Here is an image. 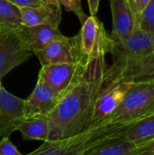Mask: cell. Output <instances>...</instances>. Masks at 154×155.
Here are the masks:
<instances>
[{
  "label": "cell",
  "instance_id": "obj_1",
  "mask_svg": "<svg viewBox=\"0 0 154 155\" xmlns=\"http://www.w3.org/2000/svg\"><path fill=\"white\" fill-rule=\"evenodd\" d=\"M105 56L89 60L74 84L62 95L49 114L50 141L78 135L93 126L96 99L105 79Z\"/></svg>",
  "mask_w": 154,
  "mask_h": 155
},
{
  "label": "cell",
  "instance_id": "obj_2",
  "mask_svg": "<svg viewBox=\"0 0 154 155\" xmlns=\"http://www.w3.org/2000/svg\"><path fill=\"white\" fill-rule=\"evenodd\" d=\"M128 127L110 123L93 125L73 137L44 142L35 151L26 155H84L109 140L124 136Z\"/></svg>",
  "mask_w": 154,
  "mask_h": 155
},
{
  "label": "cell",
  "instance_id": "obj_3",
  "mask_svg": "<svg viewBox=\"0 0 154 155\" xmlns=\"http://www.w3.org/2000/svg\"><path fill=\"white\" fill-rule=\"evenodd\" d=\"M154 114V80L131 83L124 98L106 123L130 126Z\"/></svg>",
  "mask_w": 154,
  "mask_h": 155
},
{
  "label": "cell",
  "instance_id": "obj_4",
  "mask_svg": "<svg viewBox=\"0 0 154 155\" xmlns=\"http://www.w3.org/2000/svg\"><path fill=\"white\" fill-rule=\"evenodd\" d=\"M109 53L113 56V66L154 53V32L136 29L130 36L118 40L111 37Z\"/></svg>",
  "mask_w": 154,
  "mask_h": 155
},
{
  "label": "cell",
  "instance_id": "obj_5",
  "mask_svg": "<svg viewBox=\"0 0 154 155\" xmlns=\"http://www.w3.org/2000/svg\"><path fill=\"white\" fill-rule=\"evenodd\" d=\"M79 35L80 48L86 60L105 56L109 53L111 36L96 15H90L83 24Z\"/></svg>",
  "mask_w": 154,
  "mask_h": 155
},
{
  "label": "cell",
  "instance_id": "obj_6",
  "mask_svg": "<svg viewBox=\"0 0 154 155\" xmlns=\"http://www.w3.org/2000/svg\"><path fill=\"white\" fill-rule=\"evenodd\" d=\"M130 84L131 82L110 79L105 75L104 82L96 99L93 126L104 124L108 121L122 103Z\"/></svg>",
  "mask_w": 154,
  "mask_h": 155
},
{
  "label": "cell",
  "instance_id": "obj_7",
  "mask_svg": "<svg viewBox=\"0 0 154 155\" xmlns=\"http://www.w3.org/2000/svg\"><path fill=\"white\" fill-rule=\"evenodd\" d=\"M34 54L42 66L57 64H78L88 61L82 54L79 35L73 37L64 36L55 40L42 50L36 51Z\"/></svg>",
  "mask_w": 154,
  "mask_h": 155
},
{
  "label": "cell",
  "instance_id": "obj_8",
  "mask_svg": "<svg viewBox=\"0 0 154 155\" xmlns=\"http://www.w3.org/2000/svg\"><path fill=\"white\" fill-rule=\"evenodd\" d=\"M34 53L25 45L18 30L0 31V79L27 61Z\"/></svg>",
  "mask_w": 154,
  "mask_h": 155
},
{
  "label": "cell",
  "instance_id": "obj_9",
  "mask_svg": "<svg viewBox=\"0 0 154 155\" xmlns=\"http://www.w3.org/2000/svg\"><path fill=\"white\" fill-rule=\"evenodd\" d=\"M87 62L43 65L38 77L54 91L64 94L80 77Z\"/></svg>",
  "mask_w": 154,
  "mask_h": 155
},
{
  "label": "cell",
  "instance_id": "obj_10",
  "mask_svg": "<svg viewBox=\"0 0 154 155\" xmlns=\"http://www.w3.org/2000/svg\"><path fill=\"white\" fill-rule=\"evenodd\" d=\"M106 76L131 83L154 80V53L128 60L117 66H108Z\"/></svg>",
  "mask_w": 154,
  "mask_h": 155
},
{
  "label": "cell",
  "instance_id": "obj_11",
  "mask_svg": "<svg viewBox=\"0 0 154 155\" xmlns=\"http://www.w3.org/2000/svg\"><path fill=\"white\" fill-rule=\"evenodd\" d=\"M62 95V94L54 91L38 77L32 94L25 100V118H32L39 115L49 116L57 105Z\"/></svg>",
  "mask_w": 154,
  "mask_h": 155
},
{
  "label": "cell",
  "instance_id": "obj_12",
  "mask_svg": "<svg viewBox=\"0 0 154 155\" xmlns=\"http://www.w3.org/2000/svg\"><path fill=\"white\" fill-rule=\"evenodd\" d=\"M25 100L12 94L1 86L0 89V139L9 137L16 131L18 124L25 118Z\"/></svg>",
  "mask_w": 154,
  "mask_h": 155
},
{
  "label": "cell",
  "instance_id": "obj_13",
  "mask_svg": "<svg viewBox=\"0 0 154 155\" xmlns=\"http://www.w3.org/2000/svg\"><path fill=\"white\" fill-rule=\"evenodd\" d=\"M109 1L113 15V32L110 36L118 40L124 39L139 28L130 0Z\"/></svg>",
  "mask_w": 154,
  "mask_h": 155
},
{
  "label": "cell",
  "instance_id": "obj_14",
  "mask_svg": "<svg viewBox=\"0 0 154 155\" xmlns=\"http://www.w3.org/2000/svg\"><path fill=\"white\" fill-rule=\"evenodd\" d=\"M18 34L25 45L34 54L50 43L63 38L64 35L59 30V25L44 24L34 26H21Z\"/></svg>",
  "mask_w": 154,
  "mask_h": 155
},
{
  "label": "cell",
  "instance_id": "obj_15",
  "mask_svg": "<svg viewBox=\"0 0 154 155\" xmlns=\"http://www.w3.org/2000/svg\"><path fill=\"white\" fill-rule=\"evenodd\" d=\"M22 25L34 26L51 24L59 25L61 22V5L45 4L37 7L20 8Z\"/></svg>",
  "mask_w": 154,
  "mask_h": 155
},
{
  "label": "cell",
  "instance_id": "obj_16",
  "mask_svg": "<svg viewBox=\"0 0 154 155\" xmlns=\"http://www.w3.org/2000/svg\"><path fill=\"white\" fill-rule=\"evenodd\" d=\"M16 131L22 134L24 140H39L43 142L50 141L51 124L49 117L39 115L32 118H24L17 125Z\"/></svg>",
  "mask_w": 154,
  "mask_h": 155
},
{
  "label": "cell",
  "instance_id": "obj_17",
  "mask_svg": "<svg viewBox=\"0 0 154 155\" xmlns=\"http://www.w3.org/2000/svg\"><path fill=\"white\" fill-rule=\"evenodd\" d=\"M124 138L135 145L154 140V114L130 125L124 133Z\"/></svg>",
  "mask_w": 154,
  "mask_h": 155
},
{
  "label": "cell",
  "instance_id": "obj_18",
  "mask_svg": "<svg viewBox=\"0 0 154 155\" xmlns=\"http://www.w3.org/2000/svg\"><path fill=\"white\" fill-rule=\"evenodd\" d=\"M136 145L124 136L109 140L84 155H129Z\"/></svg>",
  "mask_w": 154,
  "mask_h": 155
},
{
  "label": "cell",
  "instance_id": "obj_19",
  "mask_svg": "<svg viewBox=\"0 0 154 155\" xmlns=\"http://www.w3.org/2000/svg\"><path fill=\"white\" fill-rule=\"evenodd\" d=\"M21 26L20 8L7 0H0V31H15Z\"/></svg>",
  "mask_w": 154,
  "mask_h": 155
},
{
  "label": "cell",
  "instance_id": "obj_20",
  "mask_svg": "<svg viewBox=\"0 0 154 155\" xmlns=\"http://www.w3.org/2000/svg\"><path fill=\"white\" fill-rule=\"evenodd\" d=\"M139 28L147 32H154V0H150L144 8L139 22Z\"/></svg>",
  "mask_w": 154,
  "mask_h": 155
},
{
  "label": "cell",
  "instance_id": "obj_21",
  "mask_svg": "<svg viewBox=\"0 0 154 155\" xmlns=\"http://www.w3.org/2000/svg\"><path fill=\"white\" fill-rule=\"evenodd\" d=\"M56 2L60 5L64 6V8L69 11L73 12L80 20L82 25L84 23V21L87 19V15H85L83 5H82V0H56Z\"/></svg>",
  "mask_w": 154,
  "mask_h": 155
},
{
  "label": "cell",
  "instance_id": "obj_22",
  "mask_svg": "<svg viewBox=\"0 0 154 155\" xmlns=\"http://www.w3.org/2000/svg\"><path fill=\"white\" fill-rule=\"evenodd\" d=\"M0 155H26L21 153L15 145L10 141L9 137L0 139Z\"/></svg>",
  "mask_w": 154,
  "mask_h": 155
},
{
  "label": "cell",
  "instance_id": "obj_23",
  "mask_svg": "<svg viewBox=\"0 0 154 155\" xmlns=\"http://www.w3.org/2000/svg\"><path fill=\"white\" fill-rule=\"evenodd\" d=\"M129 155H154V140L136 145Z\"/></svg>",
  "mask_w": 154,
  "mask_h": 155
},
{
  "label": "cell",
  "instance_id": "obj_24",
  "mask_svg": "<svg viewBox=\"0 0 154 155\" xmlns=\"http://www.w3.org/2000/svg\"><path fill=\"white\" fill-rule=\"evenodd\" d=\"M149 2H150V0H130L133 14L136 17L138 25H139L142 14H143L144 8L146 7V5L149 4Z\"/></svg>",
  "mask_w": 154,
  "mask_h": 155
},
{
  "label": "cell",
  "instance_id": "obj_25",
  "mask_svg": "<svg viewBox=\"0 0 154 155\" xmlns=\"http://www.w3.org/2000/svg\"><path fill=\"white\" fill-rule=\"evenodd\" d=\"M11 4L18 6L19 8L22 7H37L47 3L44 2L43 0H7Z\"/></svg>",
  "mask_w": 154,
  "mask_h": 155
},
{
  "label": "cell",
  "instance_id": "obj_26",
  "mask_svg": "<svg viewBox=\"0 0 154 155\" xmlns=\"http://www.w3.org/2000/svg\"><path fill=\"white\" fill-rule=\"evenodd\" d=\"M88 1V5H89V10L91 15H96L99 8V3L100 0H87Z\"/></svg>",
  "mask_w": 154,
  "mask_h": 155
},
{
  "label": "cell",
  "instance_id": "obj_27",
  "mask_svg": "<svg viewBox=\"0 0 154 155\" xmlns=\"http://www.w3.org/2000/svg\"><path fill=\"white\" fill-rule=\"evenodd\" d=\"M44 2H45V3H47V4H52V5H59L57 2H56V0H43Z\"/></svg>",
  "mask_w": 154,
  "mask_h": 155
},
{
  "label": "cell",
  "instance_id": "obj_28",
  "mask_svg": "<svg viewBox=\"0 0 154 155\" xmlns=\"http://www.w3.org/2000/svg\"><path fill=\"white\" fill-rule=\"evenodd\" d=\"M0 89H1V84H0Z\"/></svg>",
  "mask_w": 154,
  "mask_h": 155
}]
</instances>
